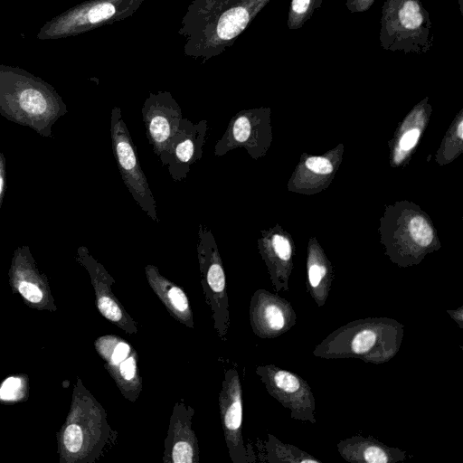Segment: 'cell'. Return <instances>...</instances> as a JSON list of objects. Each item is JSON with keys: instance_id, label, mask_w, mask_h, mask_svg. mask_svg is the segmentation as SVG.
Returning a JSON list of instances; mask_svg holds the SVG:
<instances>
[{"instance_id": "20", "label": "cell", "mask_w": 463, "mask_h": 463, "mask_svg": "<svg viewBox=\"0 0 463 463\" xmlns=\"http://www.w3.org/2000/svg\"><path fill=\"white\" fill-rule=\"evenodd\" d=\"M263 242L266 249L272 250L276 259L282 262H287L291 258V246L287 238L280 234H274L270 239H264Z\"/></svg>"}, {"instance_id": "30", "label": "cell", "mask_w": 463, "mask_h": 463, "mask_svg": "<svg viewBox=\"0 0 463 463\" xmlns=\"http://www.w3.org/2000/svg\"><path fill=\"white\" fill-rule=\"evenodd\" d=\"M2 186H3V180H2V177L0 175V194L2 192Z\"/></svg>"}, {"instance_id": "23", "label": "cell", "mask_w": 463, "mask_h": 463, "mask_svg": "<svg viewBox=\"0 0 463 463\" xmlns=\"http://www.w3.org/2000/svg\"><path fill=\"white\" fill-rule=\"evenodd\" d=\"M306 166L309 170L320 175L330 174L333 170L330 161L320 156H312L307 158L306 161Z\"/></svg>"}, {"instance_id": "12", "label": "cell", "mask_w": 463, "mask_h": 463, "mask_svg": "<svg viewBox=\"0 0 463 463\" xmlns=\"http://www.w3.org/2000/svg\"><path fill=\"white\" fill-rule=\"evenodd\" d=\"M208 131L206 119L194 123L189 118H182L166 165L168 174L175 182L186 179L192 165L201 159Z\"/></svg>"}, {"instance_id": "18", "label": "cell", "mask_w": 463, "mask_h": 463, "mask_svg": "<svg viewBox=\"0 0 463 463\" xmlns=\"http://www.w3.org/2000/svg\"><path fill=\"white\" fill-rule=\"evenodd\" d=\"M323 0H291L288 15V27L290 30L301 28L321 6Z\"/></svg>"}, {"instance_id": "17", "label": "cell", "mask_w": 463, "mask_h": 463, "mask_svg": "<svg viewBox=\"0 0 463 463\" xmlns=\"http://www.w3.org/2000/svg\"><path fill=\"white\" fill-rule=\"evenodd\" d=\"M256 446L260 451L257 460L261 462L321 463L312 455L293 445L283 443L272 434H268L267 440L258 441Z\"/></svg>"}, {"instance_id": "24", "label": "cell", "mask_w": 463, "mask_h": 463, "mask_svg": "<svg viewBox=\"0 0 463 463\" xmlns=\"http://www.w3.org/2000/svg\"><path fill=\"white\" fill-rule=\"evenodd\" d=\"M19 292L27 300L32 303H38L43 298V293L41 289L35 286L34 284L23 281L19 285Z\"/></svg>"}, {"instance_id": "22", "label": "cell", "mask_w": 463, "mask_h": 463, "mask_svg": "<svg viewBox=\"0 0 463 463\" xmlns=\"http://www.w3.org/2000/svg\"><path fill=\"white\" fill-rule=\"evenodd\" d=\"M22 387L19 378L10 377L6 379L0 388V398L12 401L16 399Z\"/></svg>"}, {"instance_id": "27", "label": "cell", "mask_w": 463, "mask_h": 463, "mask_svg": "<svg viewBox=\"0 0 463 463\" xmlns=\"http://www.w3.org/2000/svg\"><path fill=\"white\" fill-rule=\"evenodd\" d=\"M448 314L456 321L460 328L463 327V308L459 307L457 310H448Z\"/></svg>"}, {"instance_id": "9", "label": "cell", "mask_w": 463, "mask_h": 463, "mask_svg": "<svg viewBox=\"0 0 463 463\" xmlns=\"http://www.w3.org/2000/svg\"><path fill=\"white\" fill-rule=\"evenodd\" d=\"M95 346L121 394L125 399L135 402L142 392L137 350L117 335L99 337Z\"/></svg>"}, {"instance_id": "15", "label": "cell", "mask_w": 463, "mask_h": 463, "mask_svg": "<svg viewBox=\"0 0 463 463\" xmlns=\"http://www.w3.org/2000/svg\"><path fill=\"white\" fill-rule=\"evenodd\" d=\"M340 456L351 463H396L406 458V452L391 448L373 437L354 435L340 440L337 445Z\"/></svg>"}, {"instance_id": "7", "label": "cell", "mask_w": 463, "mask_h": 463, "mask_svg": "<svg viewBox=\"0 0 463 463\" xmlns=\"http://www.w3.org/2000/svg\"><path fill=\"white\" fill-rule=\"evenodd\" d=\"M146 137L162 165H166L183 118L178 103L169 92L150 93L141 109Z\"/></svg>"}, {"instance_id": "28", "label": "cell", "mask_w": 463, "mask_h": 463, "mask_svg": "<svg viewBox=\"0 0 463 463\" xmlns=\"http://www.w3.org/2000/svg\"><path fill=\"white\" fill-rule=\"evenodd\" d=\"M458 136L463 138V121H461L458 127Z\"/></svg>"}, {"instance_id": "14", "label": "cell", "mask_w": 463, "mask_h": 463, "mask_svg": "<svg viewBox=\"0 0 463 463\" xmlns=\"http://www.w3.org/2000/svg\"><path fill=\"white\" fill-rule=\"evenodd\" d=\"M257 110H241L230 120L227 128L221 138L216 142L213 154L222 156L228 152L239 148H245L251 156L259 153L260 118Z\"/></svg>"}, {"instance_id": "2", "label": "cell", "mask_w": 463, "mask_h": 463, "mask_svg": "<svg viewBox=\"0 0 463 463\" xmlns=\"http://www.w3.org/2000/svg\"><path fill=\"white\" fill-rule=\"evenodd\" d=\"M381 46L390 52L426 53L433 46L430 14L421 0H385L379 33Z\"/></svg>"}, {"instance_id": "29", "label": "cell", "mask_w": 463, "mask_h": 463, "mask_svg": "<svg viewBox=\"0 0 463 463\" xmlns=\"http://www.w3.org/2000/svg\"><path fill=\"white\" fill-rule=\"evenodd\" d=\"M460 14L463 15V0H458Z\"/></svg>"}, {"instance_id": "11", "label": "cell", "mask_w": 463, "mask_h": 463, "mask_svg": "<svg viewBox=\"0 0 463 463\" xmlns=\"http://www.w3.org/2000/svg\"><path fill=\"white\" fill-rule=\"evenodd\" d=\"M194 409L183 401L176 402L164 440L163 462L198 463L199 441L193 429Z\"/></svg>"}, {"instance_id": "8", "label": "cell", "mask_w": 463, "mask_h": 463, "mask_svg": "<svg viewBox=\"0 0 463 463\" xmlns=\"http://www.w3.org/2000/svg\"><path fill=\"white\" fill-rule=\"evenodd\" d=\"M256 373L267 392L289 410L291 419L316 423L315 398L306 380L274 364L259 365Z\"/></svg>"}, {"instance_id": "21", "label": "cell", "mask_w": 463, "mask_h": 463, "mask_svg": "<svg viewBox=\"0 0 463 463\" xmlns=\"http://www.w3.org/2000/svg\"><path fill=\"white\" fill-rule=\"evenodd\" d=\"M63 443L66 449L71 453H79L83 450L86 444L80 424L71 423L65 429Z\"/></svg>"}, {"instance_id": "25", "label": "cell", "mask_w": 463, "mask_h": 463, "mask_svg": "<svg viewBox=\"0 0 463 463\" xmlns=\"http://www.w3.org/2000/svg\"><path fill=\"white\" fill-rule=\"evenodd\" d=\"M420 137V130L417 128L407 131L400 140V148L405 151L412 148Z\"/></svg>"}, {"instance_id": "3", "label": "cell", "mask_w": 463, "mask_h": 463, "mask_svg": "<svg viewBox=\"0 0 463 463\" xmlns=\"http://www.w3.org/2000/svg\"><path fill=\"white\" fill-rule=\"evenodd\" d=\"M196 251L201 284L212 311L213 328L219 337L225 341L230 326L226 276L214 235L203 223L198 228Z\"/></svg>"}, {"instance_id": "26", "label": "cell", "mask_w": 463, "mask_h": 463, "mask_svg": "<svg viewBox=\"0 0 463 463\" xmlns=\"http://www.w3.org/2000/svg\"><path fill=\"white\" fill-rule=\"evenodd\" d=\"M375 0H345L347 10L352 13H363L367 11Z\"/></svg>"}, {"instance_id": "16", "label": "cell", "mask_w": 463, "mask_h": 463, "mask_svg": "<svg viewBox=\"0 0 463 463\" xmlns=\"http://www.w3.org/2000/svg\"><path fill=\"white\" fill-rule=\"evenodd\" d=\"M148 285L168 313L184 326L194 328V316L189 299L182 288L162 275L153 264L145 267Z\"/></svg>"}, {"instance_id": "5", "label": "cell", "mask_w": 463, "mask_h": 463, "mask_svg": "<svg viewBox=\"0 0 463 463\" xmlns=\"http://www.w3.org/2000/svg\"><path fill=\"white\" fill-rule=\"evenodd\" d=\"M59 96L42 79L19 67L0 64V102L36 116L47 112Z\"/></svg>"}, {"instance_id": "4", "label": "cell", "mask_w": 463, "mask_h": 463, "mask_svg": "<svg viewBox=\"0 0 463 463\" xmlns=\"http://www.w3.org/2000/svg\"><path fill=\"white\" fill-rule=\"evenodd\" d=\"M110 134L113 154L127 189L142 211L158 223L156 199L140 165L136 145L123 120L121 109L117 106L111 111Z\"/></svg>"}, {"instance_id": "19", "label": "cell", "mask_w": 463, "mask_h": 463, "mask_svg": "<svg viewBox=\"0 0 463 463\" xmlns=\"http://www.w3.org/2000/svg\"><path fill=\"white\" fill-rule=\"evenodd\" d=\"M409 231L417 244L427 247L433 240V232L421 216L413 217L409 222Z\"/></svg>"}, {"instance_id": "10", "label": "cell", "mask_w": 463, "mask_h": 463, "mask_svg": "<svg viewBox=\"0 0 463 463\" xmlns=\"http://www.w3.org/2000/svg\"><path fill=\"white\" fill-rule=\"evenodd\" d=\"M249 317L252 332L262 339L278 337L297 322V315L288 300L262 288L250 298Z\"/></svg>"}, {"instance_id": "1", "label": "cell", "mask_w": 463, "mask_h": 463, "mask_svg": "<svg viewBox=\"0 0 463 463\" xmlns=\"http://www.w3.org/2000/svg\"><path fill=\"white\" fill-rule=\"evenodd\" d=\"M403 325L388 317H367L352 321L318 344L313 354L325 359L358 358L365 363L383 364L398 353Z\"/></svg>"}, {"instance_id": "6", "label": "cell", "mask_w": 463, "mask_h": 463, "mask_svg": "<svg viewBox=\"0 0 463 463\" xmlns=\"http://www.w3.org/2000/svg\"><path fill=\"white\" fill-rule=\"evenodd\" d=\"M221 422L228 455L233 463H255L257 456L242 436V389L236 369L224 373L219 393Z\"/></svg>"}, {"instance_id": "13", "label": "cell", "mask_w": 463, "mask_h": 463, "mask_svg": "<svg viewBox=\"0 0 463 463\" xmlns=\"http://www.w3.org/2000/svg\"><path fill=\"white\" fill-rule=\"evenodd\" d=\"M82 259L92 278L96 291V305L100 314L112 324L128 334H137V325L120 301L112 292L111 286L115 283L112 276L106 269L83 249Z\"/></svg>"}]
</instances>
